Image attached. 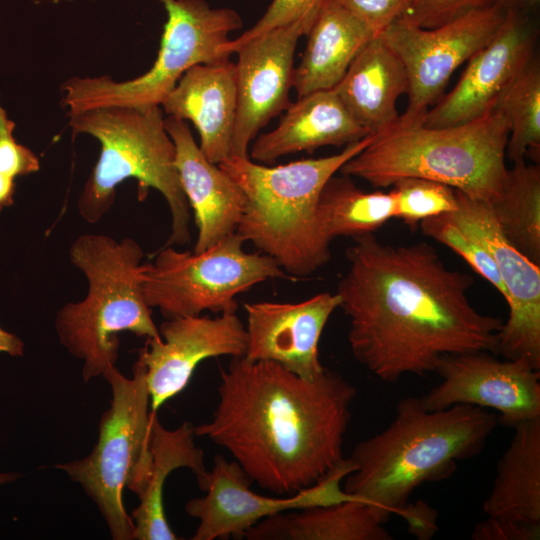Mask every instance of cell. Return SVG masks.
I'll return each instance as SVG.
<instances>
[{"mask_svg": "<svg viewBox=\"0 0 540 540\" xmlns=\"http://www.w3.org/2000/svg\"><path fill=\"white\" fill-rule=\"evenodd\" d=\"M353 239L336 293L349 319L351 352L375 377L396 383L435 372L446 355L497 354L504 321L472 306L471 275L447 267L425 242Z\"/></svg>", "mask_w": 540, "mask_h": 540, "instance_id": "obj_1", "label": "cell"}, {"mask_svg": "<svg viewBox=\"0 0 540 540\" xmlns=\"http://www.w3.org/2000/svg\"><path fill=\"white\" fill-rule=\"evenodd\" d=\"M218 395L195 436L225 448L263 489L295 494L344 461L356 388L338 372L309 380L273 361L235 357L220 369Z\"/></svg>", "mask_w": 540, "mask_h": 540, "instance_id": "obj_2", "label": "cell"}, {"mask_svg": "<svg viewBox=\"0 0 540 540\" xmlns=\"http://www.w3.org/2000/svg\"><path fill=\"white\" fill-rule=\"evenodd\" d=\"M498 422L477 406L429 410L421 397H405L386 428L354 447L343 490L399 514L418 487L449 478L458 462L479 454Z\"/></svg>", "mask_w": 540, "mask_h": 540, "instance_id": "obj_3", "label": "cell"}, {"mask_svg": "<svg viewBox=\"0 0 540 540\" xmlns=\"http://www.w3.org/2000/svg\"><path fill=\"white\" fill-rule=\"evenodd\" d=\"M374 134L334 155L267 166L232 156L218 164L241 187L246 204L236 233L273 258L291 277H306L331 258L317 217L320 192Z\"/></svg>", "mask_w": 540, "mask_h": 540, "instance_id": "obj_4", "label": "cell"}, {"mask_svg": "<svg viewBox=\"0 0 540 540\" xmlns=\"http://www.w3.org/2000/svg\"><path fill=\"white\" fill-rule=\"evenodd\" d=\"M509 127L492 109L471 122L431 128L397 123L340 168L343 175L389 187L404 177L435 180L492 203L502 192Z\"/></svg>", "mask_w": 540, "mask_h": 540, "instance_id": "obj_5", "label": "cell"}, {"mask_svg": "<svg viewBox=\"0 0 540 540\" xmlns=\"http://www.w3.org/2000/svg\"><path fill=\"white\" fill-rule=\"evenodd\" d=\"M73 134H89L100 145V155L77 202L80 216L90 224L100 221L115 202L117 186L129 178L138 182V197L150 188L161 193L171 214V234L165 246L191 239L190 206L175 166V145L161 106H108L71 114Z\"/></svg>", "mask_w": 540, "mask_h": 540, "instance_id": "obj_6", "label": "cell"}, {"mask_svg": "<svg viewBox=\"0 0 540 540\" xmlns=\"http://www.w3.org/2000/svg\"><path fill=\"white\" fill-rule=\"evenodd\" d=\"M69 257L87 278L88 292L57 312L55 329L62 346L83 361L82 378L88 382L116 366L120 332L161 336L142 295L144 252L134 239L83 234L71 244Z\"/></svg>", "mask_w": 540, "mask_h": 540, "instance_id": "obj_7", "label": "cell"}, {"mask_svg": "<svg viewBox=\"0 0 540 540\" xmlns=\"http://www.w3.org/2000/svg\"><path fill=\"white\" fill-rule=\"evenodd\" d=\"M112 400L99 421L98 440L85 458L56 464L79 483L96 504L114 540H133L135 525L123 504L125 488L143 489L151 464L150 437L154 413L150 407L145 370L136 361L133 377L116 366L102 375Z\"/></svg>", "mask_w": 540, "mask_h": 540, "instance_id": "obj_8", "label": "cell"}, {"mask_svg": "<svg viewBox=\"0 0 540 540\" xmlns=\"http://www.w3.org/2000/svg\"><path fill=\"white\" fill-rule=\"evenodd\" d=\"M167 21L153 66L131 80L72 77L61 87L67 115L108 106H160L191 67L230 59L224 47L242 27L239 13L212 8L205 0H160Z\"/></svg>", "mask_w": 540, "mask_h": 540, "instance_id": "obj_9", "label": "cell"}, {"mask_svg": "<svg viewBox=\"0 0 540 540\" xmlns=\"http://www.w3.org/2000/svg\"><path fill=\"white\" fill-rule=\"evenodd\" d=\"M244 242L234 232L200 253L165 246L153 261L142 263L145 303L158 308L166 319L206 310L236 313V296L268 279L290 278L270 256L245 252Z\"/></svg>", "mask_w": 540, "mask_h": 540, "instance_id": "obj_10", "label": "cell"}, {"mask_svg": "<svg viewBox=\"0 0 540 540\" xmlns=\"http://www.w3.org/2000/svg\"><path fill=\"white\" fill-rule=\"evenodd\" d=\"M507 9L494 2L436 28L398 20L380 35L401 59L408 78V105L398 123L423 122L454 73L496 34Z\"/></svg>", "mask_w": 540, "mask_h": 540, "instance_id": "obj_11", "label": "cell"}, {"mask_svg": "<svg viewBox=\"0 0 540 540\" xmlns=\"http://www.w3.org/2000/svg\"><path fill=\"white\" fill-rule=\"evenodd\" d=\"M353 471L349 458L315 485L285 497L260 495L241 466L217 455L214 465L199 484L205 495L189 500L186 513L199 520L192 540L242 538L259 521L289 510L329 505L356 499L340 487Z\"/></svg>", "mask_w": 540, "mask_h": 540, "instance_id": "obj_12", "label": "cell"}, {"mask_svg": "<svg viewBox=\"0 0 540 540\" xmlns=\"http://www.w3.org/2000/svg\"><path fill=\"white\" fill-rule=\"evenodd\" d=\"M455 191L457 210L447 215L487 249L506 290L509 316L499 333L497 354L524 359L540 370V265L504 237L489 202Z\"/></svg>", "mask_w": 540, "mask_h": 540, "instance_id": "obj_13", "label": "cell"}, {"mask_svg": "<svg viewBox=\"0 0 540 540\" xmlns=\"http://www.w3.org/2000/svg\"><path fill=\"white\" fill-rule=\"evenodd\" d=\"M441 382L421 397L429 410L472 405L500 413L507 427L540 418V370L526 360L497 359L478 351L442 357Z\"/></svg>", "mask_w": 540, "mask_h": 540, "instance_id": "obj_14", "label": "cell"}, {"mask_svg": "<svg viewBox=\"0 0 540 540\" xmlns=\"http://www.w3.org/2000/svg\"><path fill=\"white\" fill-rule=\"evenodd\" d=\"M316 14L263 32L236 47V122L232 156L248 158L251 142L290 105L294 54Z\"/></svg>", "mask_w": 540, "mask_h": 540, "instance_id": "obj_15", "label": "cell"}, {"mask_svg": "<svg viewBox=\"0 0 540 540\" xmlns=\"http://www.w3.org/2000/svg\"><path fill=\"white\" fill-rule=\"evenodd\" d=\"M537 37L531 11L507 9L496 34L468 60L458 83L426 112L422 124L456 126L489 113L501 92L536 55Z\"/></svg>", "mask_w": 540, "mask_h": 540, "instance_id": "obj_16", "label": "cell"}, {"mask_svg": "<svg viewBox=\"0 0 540 540\" xmlns=\"http://www.w3.org/2000/svg\"><path fill=\"white\" fill-rule=\"evenodd\" d=\"M160 338H147L138 360L144 370L153 412L189 384L200 362L218 356L243 357L245 326L236 313L166 319Z\"/></svg>", "mask_w": 540, "mask_h": 540, "instance_id": "obj_17", "label": "cell"}, {"mask_svg": "<svg viewBox=\"0 0 540 540\" xmlns=\"http://www.w3.org/2000/svg\"><path fill=\"white\" fill-rule=\"evenodd\" d=\"M339 305L338 294L330 292L318 293L297 303L245 304L247 348L244 357L276 362L304 379L319 377L326 369L319 356L320 338Z\"/></svg>", "mask_w": 540, "mask_h": 540, "instance_id": "obj_18", "label": "cell"}, {"mask_svg": "<svg viewBox=\"0 0 540 540\" xmlns=\"http://www.w3.org/2000/svg\"><path fill=\"white\" fill-rule=\"evenodd\" d=\"M165 128L175 145V166L198 230L195 253L236 232L246 196L235 180L200 150L185 120L168 116Z\"/></svg>", "mask_w": 540, "mask_h": 540, "instance_id": "obj_19", "label": "cell"}, {"mask_svg": "<svg viewBox=\"0 0 540 540\" xmlns=\"http://www.w3.org/2000/svg\"><path fill=\"white\" fill-rule=\"evenodd\" d=\"M160 106L168 116L194 124L199 148L210 162L218 165L232 157L237 98L230 59L188 69Z\"/></svg>", "mask_w": 540, "mask_h": 540, "instance_id": "obj_20", "label": "cell"}, {"mask_svg": "<svg viewBox=\"0 0 540 540\" xmlns=\"http://www.w3.org/2000/svg\"><path fill=\"white\" fill-rule=\"evenodd\" d=\"M371 135L346 109L333 89L298 97L272 131L252 144L254 161L272 164L282 156L323 146H347Z\"/></svg>", "mask_w": 540, "mask_h": 540, "instance_id": "obj_21", "label": "cell"}, {"mask_svg": "<svg viewBox=\"0 0 540 540\" xmlns=\"http://www.w3.org/2000/svg\"><path fill=\"white\" fill-rule=\"evenodd\" d=\"M332 89L362 127L379 134L398 123L396 102L407 93L408 78L401 59L377 35L363 46Z\"/></svg>", "mask_w": 540, "mask_h": 540, "instance_id": "obj_22", "label": "cell"}, {"mask_svg": "<svg viewBox=\"0 0 540 540\" xmlns=\"http://www.w3.org/2000/svg\"><path fill=\"white\" fill-rule=\"evenodd\" d=\"M306 36V48L293 72L298 97L335 87L376 35L334 0H322Z\"/></svg>", "mask_w": 540, "mask_h": 540, "instance_id": "obj_23", "label": "cell"}, {"mask_svg": "<svg viewBox=\"0 0 540 540\" xmlns=\"http://www.w3.org/2000/svg\"><path fill=\"white\" fill-rule=\"evenodd\" d=\"M381 509L351 499L269 516L244 535L248 540H391Z\"/></svg>", "mask_w": 540, "mask_h": 540, "instance_id": "obj_24", "label": "cell"}, {"mask_svg": "<svg viewBox=\"0 0 540 540\" xmlns=\"http://www.w3.org/2000/svg\"><path fill=\"white\" fill-rule=\"evenodd\" d=\"M194 426L182 423L174 430L165 428L154 413L151 427V464L143 489L137 495L139 505L131 518L135 525L136 540H176L170 528L163 503V489L168 475L177 468H189L196 476L198 485L207 469L203 450L194 444Z\"/></svg>", "mask_w": 540, "mask_h": 540, "instance_id": "obj_25", "label": "cell"}, {"mask_svg": "<svg viewBox=\"0 0 540 540\" xmlns=\"http://www.w3.org/2000/svg\"><path fill=\"white\" fill-rule=\"evenodd\" d=\"M513 428L482 509L486 516L540 524V418Z\"/></svg>", "mask_w": 540, "mask_h": 540, "instance_id": "obj_26", "label": "cell"}, {"mask_svg": "<svg viewBox=\"0 0 540 540\" xmlns=\"http://www.w3.org/2000/svg\"><path fill=\"white\" fill-rule=\"evenodd\" d=\"M392 193L365 192L349 176H332L324 184L317 203V217L323 235L330 242L340 236L356 238L374 234L394 218Z\"/></svg>", "mask_w": 540, "mask_h": 540, "instance_id": "obj_27", "label": "cell"}, {"mask_svg": "<svg viewBox=\"0 0 540 540\" xmlns=\"http://www.w3.org/2000/svg\"><path fill=\"white\" fill-rule=\"evenodd\" d=\"M504 237L524 256L540 265V166L514 162L500 197L490 203Z\"/></svg>", "mask_w": 540, "mask_h": 540, "instance_id": "obj_28", "label": "cell"}, {"mask_svg": "<svg viewBox=\"0 0 540 540\" xmlns=\"http://www.w3.org/2000/svg\"><path fill=\"white\" fill-rule=\"evenodd\" d=\"M493 109L507 121V157L514 162L540 158V62L535 55L501 92Z\"/></svg>", "mask_w": 540, "mask_h": 540, "instance_id": "obj_29", "label": "cell"}, {"mask_svg": "<svg viewBox=\"0 0 540 540\" xmlns=\"http://www.w3.org/2000/svg\"><path fill=\"white\" fill-rule=\"evenodd\" d=\"M391 186L394 218L411 229L424 219L457 210L456 191L444 183L421 177H404Z\"/></svg>", "mask_w": 540, "mask_h": 540, "instance_id": "obj_30", "label": "cell"}, {"mask_svg": "<svg viewBox=\"0 0 540 540\" xmlns=\"http://www.w3.org/2000/svg\"><path fill=\"white\" fill-rule=\"evenodd\" d=\"M419 227L424 235L461 256L506 299V290L490 253L477 239L450 219L447 213L424 219Z\"/></svg>", "mask_w": 540, "mask_h": 540, "instance_id": "obj_31", "label": "cell"}, {"mask_svg": "<svg viewBox=\"0 0 540 540\" xmlns=\"http://www.w3.org/2000/svg\"><path fill=\"white\" fill-rule=\"evenodd\" d=\"M494 2L496 0H410L409 9L400 20L410 25L431 29Z\"/></svg>", "mask_w": 540, "mask_h": 540, "instance_id": "obj_32", "label": "cell"}, {"mask_svg": "<svg viewBox=\"0 0 540 540\" xmlns=\"http://www.w3.org/2000/svg\"><path fill=\"white\" fill-rule=\"evenodd\" d=\"M322 0H272L262 17L238 38L231 39L224 51L229 55L245 41L275 27L316 14Z\"/></svg>", "mask_w": 540, "mask_h": 540, "instance_id": "obj_33", "label": "cell"}, {"mask_svg": "<svg viewBox=\"0 0 540 540\" xmlns=\"http://www.w3.org/2000/svg\"><path fill=\"white\" fill-rule=\"evenodd\" d=\"M14 128L15 123L8 118L0 103V172L13 178L29 175L40 168L38 157L16 142Z\"/></svg>", "mask_w": 540, "mask_h": 540, "instance_id": "obj_34", "label": "cell"}, {"mask_svg": "<svg viewBox=\"0 0 540 540\" xmlns=\"http://www.w3.org/2000/svg\"><path fill=\"white\" fill-rule=\"evenodd\" d=\"M361 20L377 36L402 19L410 0H334Z\"/></svg>", "mask_w": 540, "mask_h": 540, "instance_id": "obj_35", "label": "cell"}, {"mask_svg": "<svg viewBox=\"0 0 540 540\" xmlns=\"http://www.w3.org/2000/svg\"><path fill=\"white\" fill-rule=\"evenodd\" d=\"M473 540H539L540 524L487 516L471 533Z\"/></svg>", "mask_w": 540, "mask_h": 540, "instance_id": "obj_36", "label": "cell"}, {"mask_svg": "<svg viewBox=\"0 0 540 540\" xmlns=\"http://www.w3.org/2000/svg\"><path fill=\"white\" fill-rule=\"evenodd\" d=\"M405 518L410 534L419 540H428L438 531V512L426 502H408L399 513Z\"/></svg>", "mask_w": 540, "mask_h": 540, "instance_id": "obj_37", "label": "cell"}, {"mask_svg": "<svg viewBox=\"0 0 540 540\" xmlns=\"http://www.w3.org/2000/svg\"><path fill=\"white\" fill-rule=\"evenodd\" d=\"M24 343L15 334L10 333L0 327V352L11 356H22Z\"/></svg>", "mask_w": 540, "mask_h": 540, "instance_id": "obj_38", "label": "cell"}, {"mask_svg": "<svg viewBox=\"0 0 540 540\" xmlns=\"http://www.w3.org/2000/svg\"><path fill=\"white\" fill-rule=\"evenodd\" d=\"M13 177L0 172V212L14 203L15 182Z\"/></svg>", "mask_w": 540, "mask_h": 540, "instance_id": "obj_39", "label": "cell"}, {"mask_svg": "<svg viewBox=\"0 0 540 540\" xmlns=\"http://www.w3.org/2000/svg\"><path fill=\"white\" fill-rule=\"evenodd\" d=\"M540 0H496L506 9H519L533 11L538 6Z\"/></svg>", "mask_w": 540, "mask_h": 540, "instance_id": "obj_40", "label": "cell"}, {"mask_svg": "<svg viewBox=\"0 0 540 540\" xmlns=\"http://www.w3.org/2000/svg\"><path fill=\"white\" fill-rule=\"evenodd\" d=\"M21 477L18 472L0 473V485L17 480Z\"/></svg>", "mask_w": 540, "mask_h": 540, "instance_id": "obj_41", "label": "cell"}]
</instances>
